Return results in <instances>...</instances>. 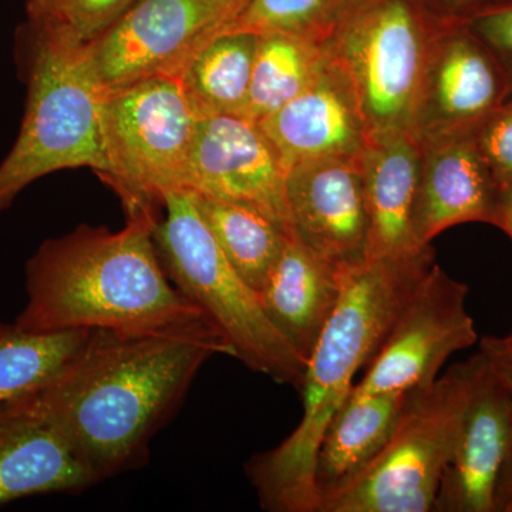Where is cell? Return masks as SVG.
Masks as SVG:
<instances>
[{
    "instance_id": "6da1fadb",
    "label": "cell",
    "mask_w": 512,
    "mask_h": 512,
    "mask_svg": "<svg viewBox=\"0 0 512 512\" xmlns=\"http://www.w3.org/2000/svg\"><path fill=\"white\" fill-rule=\"evenodd\" d=\"M234 356L208 319L146 332L94 329L35 392L37 406L97 484L137 470L202 365Z\"/></svg>"
},
{
    "instance_id": "7a4b0ae2",
    "label": "cell",
    "mask_w": 512,
    "mask_h": 512,
    "mask_svg": "<svg viewBox=\"0 0 512 512\" xmlns=\"http://www.w3.org/2000/svg\"><path fill=\"white\" fill-rule=\"evenodd\" d=\"M126 205V227H82L47 239L26 265L29 332H146L207 319L165 274L153 228L157 205Z\"/></svg>"
},
{
    "instance_id": "3957f363",
    "label": "cell",
    "mask_w": 512,
    "mask_h": 512,
    "mask_svg": "<svg viewBox=\"0 0 512 512\" xmlns=\"http://www.w3.org/2000/svg\"><path fill=\"white\" fill-rule=\"evenodd\" d=\"M434 264L430 248L419 255L366 261L349 275L306 362L298 427L279 446L248 461L247 474L264 510L318 512L315 467L323 436L349 399L357 372L369 365Z\"/></svg>"
},
{
    "instance_id": "277c9868",
    "label": "cell",
    "mask_w": 512,
    "mask_h": 512,
    "mask_svg": "<svg viewBox=\"0 0 512 512\" xmlns=\"http://www.w3.org/2000/svg\"><path fill=\"white\" fill-rule=\"evenodd\" d=\"M20 70L28 86L25 117L0 164V212L39 178L67 170L109 171L101 131L104 89L90 46L28 19L19 30Z\"/></svg>"
},
{
    "instance_id": "5b68a950",
    "label": "cell",
    "mask_w": 512,
    "mask_h": 512,
    "mask_svg": "<svg viewBox=\"0 0 512 512\" xmlns=\"http://www.w3.org/2000/svg\"><path fill=\"white\" fill-rule=\"evenodd\" d=\"M450 25L427 0H343L320 43L370 138L410 133L431 50Z\"/></svg>"
},
{
    "instance_id": "8992f818",
    "label": "cell",
    "mask_w": 512,
    "mask_h": 512,
    "mask_svg": "<svg viewBox=\"0 0 512 512\" xmlns=\"http://www.w3.org/2000/svg\"><path fill=\"white\" fill-rule=\"evenodd\" d=\"M154 244L165 274L227 340L234 357L255 372L301 390L306 362L279 335L258 293L229 264L202 220L194 195L170 191L161 198Z\"/></svg>"
},
{
    "instance_id": "52a82bcc",
    "label": "cell",
    "mask_w": 512,
    "mask_h": 512,
    "mask_svg": "<svg viewBox=\"0 0 512 512\" xmlns=\"http://www.w3.org/2000/svg\"><path fill=\"white\" fill-rule=\"evenodd\" d=\"M484 367V356L478 352L410 393L379 454L355 480L323 498L318 512L433 511L444 468Z\"/></svg>"
},
{
    "instance_id": "ba28073f",
    "label": "cell",
    "mask_w": 512,
    "mask_h": 512,
    "mask_svg": "<svg viewBox=\"0 0 512 512\" xmlns=\"http://www.w3.org/2000/svg\"><path fill=\"white\" fill-rule=\"evenodd\" d=\"M197 121L177 77L106 89L101 131L109 171L103 180L124 204H161L167 192L184 190Z\"/></svg>"
},
{
    "instance_id": "9c48e42d",
    "label": "cell",
    "mask_w": 512,
    "mask_h": 512,
    "mask_svg": "<svg viewBox=\"0 0 512 512\" xmlns=\"http://www.w3.org/2000/svg\"><path fill=\"white\" fill-rule=\"evenodd\" d=\"M247 0H134L90 45L104 89L154 76H180L205 42L237 18Z\"/></svg>"
},
{
    "instance_id": "30bf717a",
    "label": "cell",
    "mask_w": 512,
    "mask_h": 512,
    "mask_svg": "<svg viewBox=\"0 0 512 512\" xmlns=\"http://www.w3.org/2000/svg\"><path fill=\"white\" fill-rule=\"evenodd\" d=\"M467 296L466 284L431 266L352 393L406 394L433 383L454 353L478 340Z\"/></svg>"
},
{
    "instance_id": "8fae6325",
    "label": "cell",
    "mask_w": 512,
    "mask_h": 512,
    "mask_svg": "<svg viewBox=\"0 0 512 512\" xmlns=\"http://www.w3.org/2000/svg\"><path fill=\"white\" fill-rule=\"evenodd\" d=\"M510 93L490 50L463 23H453L431 50L410 134L419 144L474 134Z\"/></svg>"
},
{
    "instance_id": "7c38bea8",
    "label": "cell",
    "mask_w": 512,
    "mask_h": 512,
    "mask_svg": "<svg viewBox=\"0 0 512 512\" xmlns=\"http://www.w3.org/2000/svg\"><path fill=\"white\" fill-rule=\"evenodd\" d=\"M285 177L284 164L258 121L239 114L198 119L184 190L247 202L292 229Z\"/></svg>"
},
{
    "instance_id": "4fadbf2b",
    "label": "cell",
    "mask_w": 512,
    "mask_h": 512,
    "mask_svg": "<svg viewBox=\"0 0 512 512\" xmlns=\"http://www.w3.org/2000/svg\"><path fill=\"white\" fill-rule=\"evenodd\" d=\"M360 158L301 161L285 177L293 232L342 272L355 271L366 262L369 220Z\"/></svg>"
},
{
    "instance_id": "5bb4252c",
    "label": "cell",
    "mask_w": 512,
    "mask_h": 512,
    "mask_svg": "<svg viewBox=\"0 0 512 512\" xmlns=\"http://www.w3.org/2000/svg\"><path fill=\"white\" fill-rule=\"evenodd\" d=\"M511 437L507 390L485 363L444 468L433 511L497 512L498 484Z\"/></svg>"
},
{
    "instance_id": "9a60e30c",
    "label": "cell",
    "mask_w": 512,
    "mask_h": 512,
    "mask_svg": "<svg viewBox=\"0 0 512 512\" xmlns=\"http://www.w3.org/2000/svg\"><path fill=\"white\" fill-rule=\"evenodd\" d=\"M419 147L413 211L419 241L430 245L441 232L467 222L495 225L503 190L485 163L476 133L440 138Z\"/></svg>"
},
{
    "instance_id": "2e32d148",
    "label": "cell",
    "mask_w": 512,
    "mask_h": 512,
    "mask_svg": "<svg viewBox=\"0 0 512 512\" xmlns=\"http://www.w3.org/2000/svg\"><path fill=\"white\" fill-rule=\"evenodd\" d=\"M259 126L286 171L316 158L362 157L370 141L352 90L329 59L303 92L259 121Z\"/></svg>"
},
{
    "instance_id": "e0dca14e",
    "label": "cell",
    "mask_w": 512,
    "mask_h": 512,
    "mask_svg": "<svg viewBox=\"0 0 512 512\" xmlns=\"http://www.w3.org/2000/svg\"><path fill=\"white\" fill-rule=\"evenodd\" d=\"M97 484L37 406L35 392L0 403V505L77 494Z\"/></svg>"
},
{
    "instance_id": "ac0fdd59",
    "label": "cell",
    "mask_w": 512,
    "mask_h": 512,
    "mask_svg": "<svg viewBox=\"0 0 512 512\" xmlns=\"http://www.w3.org/2000/svg\"><path fill=\"white\" fill-rule=\"evenodd\" d=\"M421 151L412 134L392 131L370 138L362 164L369 232L366 261L423 254L431 245L413 227Z\"/></svg>"
},
{
    "instance_id": "d6986e66",
    "label": "cell",
    "mask_w": 512,
    "mask_h": 512,
    "mask_svg": "<svg viewBox=\"0 0 512 512\" xmlns=\"http://www.w3.org/2000/svg\"><path fill=\"white\" fill-rule=\"evenodd\" d=\"M352 272L339 271L323 261L295 232L286 239L284 251L258 296L274 328L305 362L335 312Z\"/></svg>"
},
{
    "instance_id": "ffe728a7",
    "label": "cell",
    "mask_w": 512,
    "mask_h": 512,
    "mask_svg": "<svg viewBox=\"0 0 512 512\" xmlns=\"http://www.w3.org/2000/svg\"><path fill=\"white\" fill-rule=\"evenodd\" d=\"M410 393H350L316 457L318 508L323 498L355 480L372 463L389 440Z\"/></svg>"
},
{
    "instance_id": "44dd1931",
    "label": "cell",
    "mask_w": 512,
    "mask_h": 512,
    "mask_svg": "<svg viewBox=\"0 0 512 512\" xmlns=\"http://www.w3.org/2000/svg\"><path fill=\"white\" fill-rule=\"evenodd\" d=\"M258 40L251 32H221L188 60L178 80L198 119L247 114Z\"/></svg>"
},
{
    "instance_id": "7402d4cb",
    "label": "cell",
    "mask_w": 512,
    "mask_h": 512,
    "mask_svg": "<svg viewBox=\"0 0 512 512\" xmlns=\"http://www.w3.org/2000/svg\"><path fill=\"white\" fill-rule=\"evenodd\" d=\"M202 220L227 256L229 264L256 293L284 251L293 229L247 202L194 194Z\"/></svg>"
},
{
    "instance_id": "603a6c76",
    "label": "cell",
    "mask_w": 512,
    "mask_h": 512,
    "mask_svg": "<svg viewBox=\"0 0 512 512\" xmlns=\"http://www.w3.org/2000/svg\"><path fill=\"white\" fill-rule=\"evenodd\" d=\"M328 63L322 43L289 33L259 35L245 116L264 120L303 92Z\"/></svg>"
},
{
    "instance_id": "cb8c5ba5",
    "label": "cell",
    "mask_w": 512,
    "mask_h": 512,
    "mask_svg": "<svg viewBox=\"0 0 512 512\" xmlns=\"http://www.w3.org/2000/svg\"><path fill=\"white\" fill-rule=\"evenodd\" d=\"M90 330L29 332L0 322V403L37 392L63 369Z\"/></svg>"
},
{
    "instance_id": "d4e9b609",
    "label": "cell",
    "mask_w": 512,
    "mask_h": 512,
    "mask_svg": "<svg viewBox=\"0 0 512 512\" xmlns=\"http://www.w3.org/2000/svg\"><path fill=\"white\" fill-rule=\"evenodd\" d=\"M343 0H247L222 32L289 33L322 40ZM221 33V32H220Z\"/></svg>"
},
{
    "instance_id": "484cf974",
    "label": "cell",
    "mask_w": 512,
    "mask_h": 512,
    "mask_svg": "<svg viewBox=\"0 0 512 512\" xmlns=\"http://www.w3.org/2000/svg\"><path fill=\"white\" fill-rule=\"evenodd\" d=\"M134 0H26L28 19L80 45L99 40Z\"/></svg>"
},
{
    "instance_id": "4316f807",
    "label": "cell",
    "mask_w": 512,
    "mask_h": 512,
    "mask_svg": "<svg viewBox=\"0 0 512 512\" xmlns=\"http://www.w3.org/2000/svg\"><path fill=\"white\" fill-rule=\"evenodd\" d=\"M485 163L503 192L512 185V97L476 131Z\"/></svg>"
},
{
    "instance_id": "83f0119b",
    "label": "cell",
    "mask_w": 512,
    "mask_h": 512,
    "mask_svg": "<svg viewBox=\"0 0 512 512\" xmlns=\"http://www.w3.org/2000/svg\"><path fill=\"white\" fill-rule=\"evenodd\" d=\"M480 353L488 369L507 390L512 421V330L505 336H485L480 340ZM497 512H512V437L497 493Z\"/></svg>"
},
{
    "instance_id": "f1b7e54d",
    "label": "cell",
    "mask_w": 512,
    "mask_h": 512,
    "mask_svg": "<svg viewBox=\"0 0 512 512\" xmlns=\"http://www.w3.org/2000/svg\"><path fill=\"white\" fill-rule=\"evenodd\" d=\"M495 57L507 77L512 94V5L490 10L463 22Z\"/></svg>"
},
{
    "instance_id": "f546056e",
    "label": "cell",
    "mask_w": 512,
    "mask_h": 512,
    "mask_svg": "<svg viewBox=\"0 0 512 512\" xmlns=\"http://www.w3.org/2000/svg\"><path fill=\"white\" fill-rule=\"evenodd\" d=\"M441 18L451 23H463L490 10L512 5V0H427Z\"/></svg>"
},
{
    "instance_id": "4dcf8cb0",
    "label": "cell",
    "mask_w": 512,
    "mask_h": 512,
    "mask_svg": "<svg viewBox=\"0 0 512 512\" xmlns=\"http://www.w3.org/2000/svg\"><path fill=\"white\" fill-rule=\"evenodd\" d=\"M495 227L503 229L505 234L512 239V185L501 195Z\"/></svg>"
},
{
    "instance_id": "1f68e13d",
    "label": "cell",
    "mask_w": 512,
    "mask_h": 512,
    "mask_svg": "<svg viewBox=\"0 0 512 512\" xmlns=\"http://www.w3.org/2000/svg\"><path fill=\"white\" fill-rule=\"evenodd\" d=\"M510 97H512V94H511V96H510ZM510 97H508V99H510Z\"/></svg>"
}]
</instances>
